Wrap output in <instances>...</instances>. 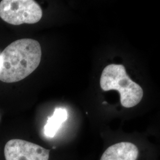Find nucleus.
Segmentation results:
<instances>
[{"label": "nucleus", "mask_w": 160, "mask_h": 160, "mask_svg": "<svg viewBox=\"0 0 160 160\" xmlns=\"http://www.w3.org/2000/svg\"><path fill=\"white\" fill-rule=\"evenodd\" d=\"M42 58V49L37 40L22 39L12 42L0 54V81L18 82L37 68Z\"/></svg>", "instance_id": "nucleus-1"}, {"label": "nucleus", "mask_w": 160, "mask_h": 160, "mask_svg": "<svg viewBox=\"0 0 160 160\" xmlns=\"http://www.w3.org/2000/svg\"><path fill=\"white\" fill-rule=\"evenodd\" d=\"M100 84L103 91H118L121 104L126 108L137 106L143 97L142 88L132 81L123 65L110 64L106 67L101 75Z\"/></svg>", "instance_id": "nucleus-2"}, {"label": "nucleus", "mask_w": 160, "mask_h": 160, "mask_svg": "<svg viewBox=\"0 0 160 160\" xmlns=\"http://www.w3.org/2000/svg\"><path fill=\"white\" fill-rule=\"evenodd\" d=\"M42 16L41 7L33 0H2L0 2V18L12 25L38 23Z\"/></svg>", "instance_id": "nucleus-3"}, {"label": "nucleus", "mask_w": 160, "mask_h": 160, "mask_svg": "<svg viewBox=\"0 0 160 160\" xmlns=\"http://www.w3.org/2000/svg\"><path fill=\"white\" fill-rule=\"evenodd\" d=\"M50 150L28 141L14 139L4 147L6 160H48Z\"/></svg>", "instance_id": "nucleus-4"}, {"label": "nucleus", "mask_w": 160, "mask_h": 160, "mask_svg": "<svg viewBox=\"0 0 160 160\" xmlns=\"http://www.w3.org/2000/svg\"><path fill=\"white\" fill-rule=\"evenodd\" d=\"M139 155L137 147L133 143L122 142L107 149L100 160H137Z\"/></svg>", "instance_id": "nucleus-5"}, {"label": "nucleus", "mask_w": 160, "mask_h": 160, "mask_svg": "<svg viewBox=\"0 0 160 160\" xmlns=\"http://www.w3.org/2000/svg\"><path fill=\"white\" fill-rule=\"evenodd\" d=\"M68 118V113L67 109L62 108H57L55 109L53 114L48 118L44 126L43 132L46 137H54Z\"/></svg>", "instance_id": "nucleus-6"}]
</instances>
